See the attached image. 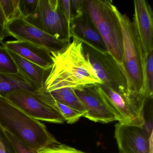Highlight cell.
I'll return each instance as SVG.
<instances>
[{
  "label": "cell",
  "mask_w": 153,
  "mask_h": 153,
  "mask_svg": "<svg viewBox=\"0 0 153 153\" xmlns=\"http://www.w3.org/2000/svg\"><path fill=\"white\" fill-rule=\"evenodd\" d=\"M51 56L53 64L45 83V92L102 84L84 53L83 43L76 36H72L61 51L51 52Z\"/></svg>",
  "instance_id": "6da1fadb"
},
{
  "label": "cell",
  "mask_w": 153,
  "mask_h": 153,
  "mask_svg": "<svg viewBox=\"0 0 153 153\" xmlns=\"http://www.w3.org/2000/svg\"><path fill=\"white\" fill-rule=\"evenodd\" d=\"M0 127L36 151L60 143L44 123L31 118L8 99L1 96Z\"/></svg>",
  "instance_id": "7a4b0ae2"
},
{
  "label": "cell",
  "mask_w": 153,
  "mask_h": 153,
  "mask_svg": "<svg viewBox=\"0 0 153 153\" xmlns=\"http://www.w3.org/2000/svg\"><path fill=\"white\" fill-rule=\"evenodd\" d=\"M114 9L122 32L123 67L130 89L132 93L147 100L143 93L146 60L140 43L128 17L120 13L114 5Z\"/></svg>",
  "instance_id": "3957f363"
},
{
  "label": "cell",
  "mask_w": 153,
  "mask_h": 153,
  "mask_svg": "<svg viewBox=\"0 0 153 153\" xmlns=\"http://www.w3.org/2000/svg\"><path fill=\"white\" fill-rule=\"evenodd\" d=\"M114 6L107 0H85V11L101 35L107 51L124 72L122 32Z\"/></svg>",
  "instance_id": "277c9868"
},
{
  "label": "cell",
  "mask_w": 153,
  "mask_h": 153,
  "mask_svg": "<svg viewBox=\"0 0 153 153\" xmlns=\"http://www.w3.org/2000/svg\"><path fill=\"white\" fill-rule=\"evenodd\" d=\"M82 43L84 53L103 85L119 93L139 96L131 91L125 73L110 52L100 51L87 43Z\"/></svg>",
  "instance_id": "5b68a950"
},
{
  "label": "cell",
  "mask_w": 153,
  "mask_h": 153,
  "mask_svg": "<svg viewBox=\"0 0 153 153\" xmlns=\"http://www.w3.org/2000/svg\"><path fill=\"white\" fill-rule=\"evenodd\" d=\"M7 98L27 115L37 120L59 124L65 122L56 101L44 88L36 93L16 91Z\"/></svg>",
  "instance_id": "8992f818"
},
{
  "label": "cell",
  "mask_w": 153,
  "mask_h": 153,
  "mask_svg": "<svg viewBox=\"0 0 153 153\" xmlns=\"http://www.w3.org/2000/svg\"><path fill=\"white\" fill-rule=\"evenodd\" d=\"M25 20L60 41L71 40V27L59 0H39L35 11Z\"/></svg>",
  "instance_id": "52a82bcc"
},
{
  "label": "cell",
  "mask_w": 153,
  "mask_h": 153,
  "mask_svg": "<svg viewBox=\"0 0 153 153\" xmlns=\"http://www.w3.org/2000/svg\"><path fill=\"white\" fill-rule=\"evenodd\" d=\"M114 138L119 153H153L152 132L143 127L123 124L115 125Z\"/></svg>",
  "instance_id": "ba28073f"
},
{
  "label": "cell",
  "mask_w": 153,
  "mask_h": 153,
  "mask_svg": "<svg viewBox=\"0 0 153 153\" xmlns=\"http://www.w3.org/2000/svg\"><path fill=\"white\" fill-rule=\"evenodd\" d=\"M6 27L10 36L19 41H26L56 52L69 42L60 41L27 22L23 17L8 23Z\"/></svg>",
  "instance_id": "9c48e42d"
},
{
  "label": "cell",
  "mask_w": 153,
  "mask_h": 153,
  "mask_svg": "<svg viewBox=\"0 0 153 153\" xmlns=\"http://www.w3.org/2000/svg\"><path fill=\"white\" fill-rule=\"evenodd\" d=\"M98 85L75 89V92L85 109L83 117L96 123H107L117 121L110 107L100 93Z\"/></svg>",
  "instance_id": "30bf717a"
},
{
  "label": "cell",
  "mask_w": 153,
  "mask_h": 153,
  "mask_svg": "<svg viewBox=\"0 0 153 153\" xmlns=\"http://www.w3.org/2000/svg\"><path fill=\"white\" fill-rule=\"evenodd\" d=\"M133 26L141 45L143 57L146 59L153 50V13L145 0L134 1Z\"/></svg>",
  "instance_id": "8fae6325"
},
{
  "label": "cell",
  "mask_w": 153,
  "mask_h": 153,
  "mask_svg": "<svg viewBox=\"0 0 153 153\" xmlns=\"http://www.w3.org/2000/svg\"><path fill=\"white\" fill-rule=\"evenodd\" d=\"M2 46L24 59L45 69H50L53 64L51 52L45 48L26 41H8Z\"/></svg>",
  "instance_id": "7c38bea8"
},
{
  "label": "cell",
  "mask_w": 153,
  "mask_h": 153,
  "mask_svg": "<svg viewBox=\"0 0 153 153\" xmlns=\"http://www.w3.org/2000/svg\"><path fill=\"white\" fill-rule=\"evenodd\" d=\"M71 37L74 36L81 42L87 43L100 51H108L101 35L85 10L81 16L71 20Z\"/></svg>",
  "instance_id": "4fadbf2b"
},
{
  "label": "cell",
  "mask_w": 153,
  "mask_h": 153,
  "mask_svg": "<svg viewBox=\"0 0 153 153\" xmlns=\"http://www.w3.org/2000/svg\"><path fill=\"white\" fill-rule=\"evenodd\" d=\"M43 88L19 71L16 74L0 72V96L1 97L7 98L10 94L17 91L36 93Z\"/></svg>",
  "instance_id": "5bb4252c"
},
{
  "label": "cell",
  "mask_w": 153,
  "mask_h": 153,
  "mask_svg": "<svg viewBox=\"0 0 153 153\" xmlns=\"http://www.w3.org/2000/svg\"><path fill=\"white\" fill-rule=\"evenodd\" d=\"M7 51L14 60L19 71L35 84L44 88L51 69H45L8 49Z\"/></svg>",
  "instance_id": "9a60e30c"
},
{
  "label": "cell",
  "mask_w": 153,
  "mask_h": 153,
  "mask_svg": "<svg viewBox=\"0 0 153 153\" xmlns=\"http://www.w3.org/2000/svg\"><path fill=\"white\" fill-rule=\"evenodd\" d=\"M47 93L56 102L73 108L82 114L83 116L85 114L86 112L85 109L76 94L75 89L71 88H61Z\"/></svg>",
  "instance_id": "2e32d148"
},
{
  "label": "cell",
  "mask_w": 153,
  "mask_h": 153,
  "mask_svg": "<svg viewBox=\"0 0 153 153\" xmlns=\"http://www.w3.org/2000/svg\"><path fill=\"white\" fill-rule=\"evenodd\" d=\"M143 93L147 99H152L153 94V50L146 61Z\"/></svg>",
  "instance_id": "e0dca14e"
},
{
  "label": "cell",
  "mask_w": 153,
  "mask_h": 153,
  "mask_svg": "<svg viewBox=\"0 0 153 153\" xmlns=\"http://www.w3.org/2000/svg\"><path fill=\"white\" fill-rule=\"evenodd\" d=\"M19 0H0V5L7 24L22 17L19 10Z\"/></svg>",
  "instance_id": "ac0fdd59"
},
{
  "label": "cell",
  "mask_w": 153,
  "mask_h": 153,
  "mask_svg": "<svg viewBox=\"0 0 153 153\" xmlns=\"http://www.w3.org/2000/svg\"><path fill=\"white\" fill-rule=\"evenodd\" d=\"M19 71L7 49L4 46H0V72L16 74Z\"/></svg>",
  "instance_id": "d6986e66"
},
{
  "label": "cell",
  "mask_w": 153,
  "mask_h": 153,
  "mask_svg": "<svg viewBox=\"0 0 153 153\" xmlns=\"http://www.w3.org/2000/svg\"><path fill=\"white\" fill-rule=\"evenodd\" d=\"M57 106L65 121L68 124H73L78 121L83 114L73 108L56 102Z\"/></svg>",
  "instance_id": "ffe728a7"
},
{
  "label": "cell",
  "mask_w": 153,
  "mask_h": 153,
  "mask_svg": "<svg viewBox=\"0 0 153 153\" xmlns=\"http://www.w3.org/2000/svg\"><path fill=\"white\" fill-rule=\"evenodd\" d=\"M37 152L38 153H87L61 143L41 149L37 150Z\"/></svg>",
  "instance_id": "44dd1931"
},
{
  "label": "cell",
  "mask_w": 153,
  "mask_h": 153,
  "mask_svg": "<svg viewBox=\"0 0 153 153\" xmlns=\"http://www.w3.org/2000/svg\"><path fill=\"white\" fill-rule=\"evenodd\" d=\"M39 0H19V10L21 16L26 19L35 11Z\"/></svg>",
  "instance_id": "7402d4cb"
},
{
  "label": "cell",
  "mask_w": 153,
  "mask_h": 153,
  "mask_svg": "<svg viewBox=\"0 0 153 153\" xmlns=\"http://www.w3.org/2000/svg\"><path fill=\"white\" fill-rule=\"evenodd\" d=\"M0 153H16L15 149L6 135L5 131L0 127Z\"/></svg>",
  "instance_id": "603a6c76"
},
{
  "label": "cell",
  "mask_w": 153,
  "mask_h": 153,
  "mask_svg": "<svg viewBox=\"0 0 153 153\" xmlns=\"http://www.w3.org/2000/svg\"><path fill=\"white\" fill-rule=\"evenodd\" d=\"M5 132L7 137L12 143L15 149L16 153H38L37 151L32 149L31 148L27 146L19 141L7 131H5Z\"/></svg>",
  "instance_id": "cb8c5ba5"
},
{
  "label": "cell",
  "mask_w": 153,
  "mask_h": 153,
  "mask_svg": "<svg viewBox=\"0 0 153 153\" xmlns=\"http://www.w3.org/2000/svg\"><path fill=\"white\" fill-rule=\"evenodd\" d=\"M85 10V0H71V20L81 16Z\"/></svg>",
  "instance_id": "d4e9b609"
},
{
  "label": "cell",
  "mask_w": 153,
  "mask_h": 153,
  "mask_svg": "<svg viewBox=\"0 0 153 153\" xmlns=\"http://www.w3.org/2000/svg\"><path fill=\"white\" fill-rule=\"evenodd\" d=\"M60 4L62 9L65 15V17L68 21V24L71 27V1L67 0H59Z\"/></svg>",
  "instance_id": "484cf974"
},
{
  "label": "cell",
  "mask_w": 153,
  "mask_h": 153,
  "mask_svg": "<svg viewBox=\"0 0 153 153\" xmlns=\"http://www.w3.org/2000/svg\"><path fill=\"white\" fill-rule=\"evenodd\" d=\"M10 36L5 26L0 25V43H3V40L8 36Z\"/></svg>",
  "instance_id": "4316f807"
},
{
  "label": "cell",
  "mask_w": 153,
  "mask_h": 153,
  "mask_svg": "<svg viewBox=\"0 0 153 153\" xmlns=\"http://www.w3.org/2000/svg\"><path fill=\"white\" fill-rule=\"evenodd\" d=\"M7 24V20H6L5 16H4L3 12H2L1 7L0 5V25L6 26Z\"/></svg>",
  "instance_id": "83f0119b"
}]
</instances>
